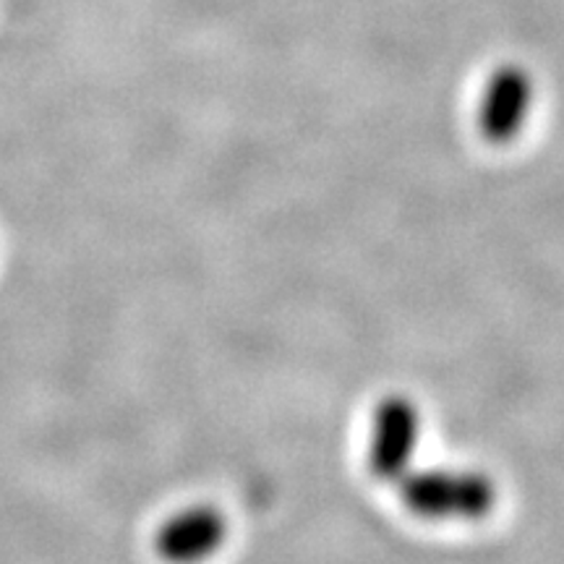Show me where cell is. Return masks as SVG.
<instances>
[{
	"instance_id": "1",
	"label": "cell",
	"mask_w": 564,
	"mask_h": 564,
	"mask_svg": "<svg viewBox=\"0 0 564 564\" xmlns=\"http://www.w3.org/2000/svg\"><path fill=\"white\" fill-rule=\"evenodd\" d=\"M403 502L426 520H476L494 507V486L476 474H421L403 484Z\"/></svg>"
},
{
	"instance_id": "2",
	"label": "cell",
	"mask_w": 564,
	"mask_h": 564,
	"mask_svg": "<svg viewBox=\"0 0 564 564\" xmlns=\"http://www.w3.org/2000/svg\"><path fill=\"white\" fill-rule=\"evenodd\" d=\"M228 523L215 507H188L160 525L154 549L167 564H202L220 552Z\"/></svg>"
},
{
	"instance_id": "3",
	"label": "cell",
	"mask_w": 564,
	"mask_h": 564,
	"mask_svg": "<svg viewBox=\"0 0 564 564\" xmlns=\"http://www.w3.org/2000/svg\"><path fill=\"white\" fill-rule=\"evenodd\" d=\"M421 421L405 400H390L373 419L369 465L379 478L400 476L419 442Z\"/></svg>"
}]
</instances>
